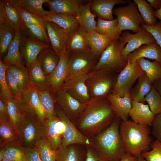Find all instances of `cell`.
I'll use <instances>...</instances> for the list:
<instances>
[{"label": "cell", "mask_w": 161, "mask_h": 161, "mask_svg": "<svg viewBox=\"0 0 161 161\" xmlns=\"http://www.w3.org/2000/svg\"><path fill=\"white\" fill-rule=\"evenodd\" d=\"M115 117L106 97L92 99L75 125L80 132L90 138L105 129Z\"/></svg>", "instance_id": "cell-1"}, {"label": "cell", "mask_w": 161, "mask_h": 161, "mask_svg": "<svg viewBox=\"0 0 161 161\" xmlns=\"http://www.w3.org/2000/svg\"><path fill=\"white\" fill-rule=\"evenodd\" d=\"M121 121L116 117L101 132L90 137L92 146L107 161H120L125 153L119 127Z\"/></svg>", "instance_id": "cell-2"}, {"label": "cell", "mask_w": 161, "mask_h": 161, "mask_svg": "<svg viewBox=\"0 0 161 161\" xmlns=\"http://www.w3.org/2000/svg\"><path fill=\"white\" fill-rule=\"evenodd\" d=\"M119 131L125 152L137 157L149 150L152 142L149 126L128 120L121 121Z\"/></svg>", "instance_id": "cell-3"}, {"label": "cell", "mask_w": 161, "mask_h": 161, "mask_svg": "<svg viewBox=\"0 0 161 161\" xmlns=\"http://www.w3.org/2000/svg\"><path fill=\"white\" fill-rule=\"evenodd\" d=\"M86 81L92 99L106 97L116 83L119 73L107 69L92 70Z\"/></svg>", "instance_id": "cell-4"}, {"label": "cell", "mask_w": 161, "mask_h": 161, "mask_svg": "<svg viewBox=\"0 0 161 161\" xmlns=\"http://www.w3.org/2000/svg\"><path fill=\"white\" fill-rule=\"evenodd\" d=\"M126 43L119 39L113 41L105 49L92 70L107 69L118 73L126 66L128 57L121 55V52Z\"/></svg>", "instance_id": "cell-5"}, {"label": "cell", "mask_w": 161, "mask_h": 161, "mask_svg": "<svg viewBox=\"0 0 161 161\" xmlns=\"http://www.w3.org/2000/svg\"><path fill=\"white\" fill-rule=\"evenodd\" d=\"M22 116L34 119L43 124L45 118L37 93L32 86L27 90L21 92L15 99Z\"/></svg>", "instance_id": "cell-6"}, {"label": "cell", "mask_w": 161, "mask_h": 161, "mask_svg": "<svg viewBox=\"0 0 161 161\" xmlns=\"http://www.w3.org/2000/svg\"><path fill=\"white\" fill-rule=\"evenodd\" d=\"M99 58L91 50L70 51L68 72L65 81L74 77L90 72L96 65Z\"/></svg>", "instance_id": "cell-7"}, {"label": "cell", "mask_w": 161, "mask_h": 161, "mask_svg": "<svg viewBox=\"0 0 161 161\" xmlns=\"http://www.w3.org/2000/svg\"><path fill=\"white\" fill-rule=\"evenodd\" d=\"M113 13L117 17L118 27L121 32L129 30L137 33L141 29V25L145 24L136 4L130 1L126 6L115 8Z\"/></svg>", "instance_id": "cell-8"}, {"label": "cell", "mask_w": 161, "mask_h": 161, "mask_svg": "<svg viewBox=\"0 0 161 161\" xmlns=\"http://www.w3.org/2000/svg\"><path fill=\"white\" fill-rule=\"evenodd\" d=\"M145 73L137 60L131 63L128 60L125 67L119 73L111 93L124 97L129 93L136 80Z\"/></svg>", "instance_id": "cell-9"}, {"label": "cell", "mask_w": 161, "mask_h": 161, "mask_svg": "<svg viewBox=\"0 0 161 161\" xmlns=\"http://www.w3.org/2000/svg\"><path fill=\"white\" fill-rule=\"evenodd\" d=\"M56 104L63 113L75 124L88 103H82L61 88L54 95Z\"/></svg>", "instance_id": "cell-10"}, {"label": "cell", "mask_w": 161, "mask_h": 161, "mask_svg": "<svg viewBox=\"0 0 161 161\" xmlns=\"http://www.w3.org/2000/svg\"><path fill=\"white\" fill-rule=\"evenodd\" d=\"M55 109L57 115L62 121L64 126L62 147L65 148L72 144L92 146L90 138L79 131L75 124L67 117L56 103Z\"/></svg>", "instance_id": "cell-11"}, {"label": "cell", "mask_w": 161, "mask_h": 161, "mask_svg": "<svg viewBox=\"0 0 161 161\" xmlns=\"http://www.w3.org/2000/svg\"><path fill=\"white\" fill-rule=\"evenodd\" d=\"M19 133L25 147L35 145L44 136L43 124L27 117H23L19 128Z\"/></svg>", "instance_id": "cell-12"}, {"label": "cell", "mask_w": 161, "mask_h": 161, "mask_svg": "<svg viewBox=\"0 0 161 161\" xmlns=\"http://www.w3.org/2000/svg\"><path fill=\"white\" fill-rule=\"evenodd\" d=\"M119 39L122 42L127 43L121 52V55L126 57H128L130 53L143 45L156 42L153 35L143 27L139 31L134 34L124 31Z\"/></svg>", "instance_id": "cell-13"}, {"label": "cell", "mask_w": 161, "mask_h": 161, "mask_svg": "<svg viewBox=\"0 0 161 161\" xmlns=\"http://www.w3.org/2000/svg\"><path fill=\"white\" fill-rule=\"evenodd\" d=\"M44 137L51 148L56 151L62 147L64 124L56 115L45 118L43 123Z\"/></svg>", "instance_id": "cell-14"}, {"label": "cell", "mask_w": 161, "mask_h": 161, "mask_svg": "<svg viewBox=\"0 0 161 161\" xmlns=\"http://www.w3.org/2000/svg\"><path fill=\"white\" fill-rule=\"evenodd\" d=\"M51 45L31 39L22 32L19 42L20 52L24 61L25 66L29 69L38 59L40 53Z\"/></svg>", "instance_id": "cell-15"}, {"label": "cell", "mask_w": 161, "mask_h": 161, "mask_svg": "<svg viewBox=\"0 0 161 161\" xmlns=\"http://www.w3.org/2000/svg\"><path fill=\"white\" fill-rule=\"evenodd\" d=\"M90 72L74 77L65 81L61 89L82 103H88L92 100L86 84Z\"/></svg>", "instance_id": "cell-16"}, {"label": "cell", "mask_w": 161, "mask_h": 161, "mask_svg": "<svg viewBox=\"0 0 161 161\" xmlns=\"http://www.w3.org/2000/svg\"><path fill=\"white\" fill-rule=\"evenodd\" d=\"M69 52L70 51L65 46L59 56V60L55 68L48 76L49 86L54 95L61 88L66 78Z\"/></svg>", "instance_id": "cell-17"}, {"label": "cell", "mask_w": 161, "mask_h": 161, "mask_svg": "<svg viewBox=\"0 0 161 161\" xmlns=\"http://www.w3.org/2000/svg\"><path fill=\"white\" fill-rule=\"evenodd\" d=\"M52 48L59 56L71 34L56 24L44 20Z\"/></svg>", "instance_id": "cell-18"}, {"label": "cell", "mask_w": 161, "mask_h": 161, "mask_svg": "<svg viewBox=\"0 0 161 161\" xmlns=\"http://www.w3.org/2000/svg\"><path fill=\"white\" fill-rule=\"evenodd\" d=\"M106 97L116 117L121 121L128 120L129 113L132 108L131 100L129 93L123 97L111 93Z\"/></svg>", "instance_id": "cell-19"}, {"label": "cell", "mask_w": 161, "mask_h": 161, "mask_svg": "<svg viewBox=\"0 0 161 161\" xmlns=\"http://www.w3.org/2000/svg\"><path fill=\"white\" fill-rule=\"evenodd\" d=\"M130 0H93L91 1L90 8L91 11L97 17L106 20L114 19L113 8L116 4L129 3Z\"/></svg>", "instance_id": "cell-20"}, {"label": "cell", "mask_w": 161, "mask_h": 161, "mask_svg": "<svg viewBox=\"0 0 161 161\" xmlns=\"http://www.w3.org/2000/svg\"><path fill=\"white\" fill-rule=\"evenodd\" d=\"M88 1L50 0L45 4L51 13H64L76 16L80 7Z\"/></svg>", "instance_id": "cell-21"}, {"label": "cell", "mask_w": 161, "mask_h": 161, "mask_svg": "<svg viewBox=\"0 0 161 161\" xmlns=\"http://www.w3.org/2000/svg\"><path fill=\"white\" fill-rule=\"evenodd\" d=\"M132 108L129 116L134 122L151 126L155 115L151 111L148 104L131 100Z\"/></svg>", "instance_id": "cell-22"}, {"label": "cell", "mask_w": 161, "mask_h": 161, "mask_svg": "<svg viewBox=\"0 0 161 161\" xmlns=\"http://www.w3.org/2000/svg\"><path fill=\"white\" fill-rule=\"evenodd\" d=\"M144 58L154 60L161 64V48L157 42L141 46L129 55L128 59L132 63Z\"/></svg>", "instance_id": "cell-23"}, {"label": "cell", "mask_w": 161, "mask_h": 161, "mask_svg": "<svg viewBox=\"0 0 161 161\" xmlns=\"http://www.w3.org/2000/svg\"><path fill=\"white\" fill-rule=\"evenodd\" d=\"M21 31L16 32L14 38L9 47L6 55L2 60L1 59L4 64L7 66H25V61L19 49Z\"/></svg>", "instance_id": "cell-24"}, {"label": "cell", "mask_w": 161, "mask_h": 161, "mask_svg": "<svg viewBox=\"0 0 161 161\" xmlns=\"http://www.w3.org/2000/svg\"><path fill=\"white\" fill-rule=\"evenodd\" d=\"M87 34V32L79 24L69 37L66 45V49L70 51L91 50Z\"/></svg>", "instance_id": "cell-25"}, {"label": "cell", "mask_w": 161, "mask_h": 161, "mask_svg": "<svg viewBox=\"0 0 161 161\" xmlns=\"http://www.w3.org/2000/svg\"><path fill=\"white\" fill-rule=\"evenodd\" d=\"M34 87L37 93L45 118L56 115L54 95L49 86L45 88Z\"/></svg>", "instance_id": "cell-26"}, {"label": "cell", "mask_w": 161, "mask_h": 161, "mask_svg": "<svg viewBox=\"0 0 161 161\" xmlns=\"http://www.w3.org/2000/svg\"><path fill=\"white\" fill-rule=\"evenodd\" d=\"M43 18L45 21L56 24L71 34L73 33L79 25L76 16L68 14L51 13Z\"/></svg>", "instance_id": "cell-27"}, {"label": "cell", "mask_w": 161, "mask_h": 161, "mask_svg": "<svg viewBox=\"0 0 161 161\" xmlns=\"http://www.w3.org/2000/svg\"><path fill=\"white\" fill-rule=\"evenodd\" d=\"M137 80L136 85L131 89L129 94L131 100L145 103V97L151 91L152 83L145 73Z\"/></svg>", "instance_id": "cell-28"}, {"label": "cell", "mask_w": 161, "mask_h": 161, "mask_svg": "<svg viewBox=\"0 0 161 161\" xmlns=\"http://www.w3.org/2000/svg\"><path fill=\"white\" fill-rule=\"evenodd\" d=\"M92 0H89L80 7L76 16L80 24L87 32L95 31L97 22L95 20L96 16L91 11L90 6Z\"/></svg>", "instance_id": "cell-29"}, {"label": "cell", "mask_w": 161, "mask_h": 161, "mask_svg": "<svg viewBox=\"0 0 161 161\" xmlns=\"http://www.w3.org/2000/svg\"><path fill=\"white\" fill-rule=\"evenodd\" d=\"M59 59V56L51 46L44 49L40 53L38 57L43 71L48 77L55 68Z\"/></svg>", "instance_id": "cell-30"}, {"label": "cell", "mask_w": 161, "mask_h": 161, "mask_svg": "<svg viewBox=\"0 0 161 161\" xmlns=\"http://www.w3.org/2000/svg\"><path fill=\"white\" fill-rule=\"evenodd\" d=\"M87 35L91 51L100 58L107 46L114 41L95 31L87 32Z\"/></svg>", "instance_id": "cell-31"}, {"label": "cell", "mask_w": 161, "mask_h": 161, "mask_svg": "<svg viewBox=\"0 0 161 161\" xmlns=\"http://www.w3.org/2000/svg\"><path fill=\"white\" fill-rule=\"evenodd\" d=\"M95 31L113 40L118 39L122 33L118 28L117 18L112 20H106L97 17Z\"/></svg>", "instance_id": "cell-32"}, {"label": "cell", "mask_w": 161, "mask_h": 161, "mask_svg": "<svg viewBox=\"0 0 161 161\" xmlns=\"http://www.w3.org/2000/svg\"><path fill=\"white\" fill-rule=\"evenodd\" d=\"M4 151V157L12 161H26V148L22 140L0 146Z\"/></svg>", "instance_id": "cell-33"}, {"label": "cell", "mask_w": 161, "mask_h": 161, "mask_svg": "<svg viewBox=\"0 0 161 161\" xmlns=\"http://www.w3.org/2000/svg\"><path fill=\"white\" fill-rule=\"evenodd\" d=\"M77 145L62 147L56 150V161H84L83 153Z\"/></svg>", "instance_id": "cell-34"}, {"label": "cell", "mask_w": 161, "mask_h": 161, "mask_svg": "<svg viewBox=\"0 0 161 161\" xmlns=\"http://www.w3.org/2000/svg\"><path fill=\"white\" fill-rule=\"evenodd\" d=\"M11 3L20 5L25 10L42 18L51 13L45 10L43 4L50 0H10Z\"/></svg>", "instance_id": "cell-35"}, {"label": "cell", "mask_w": 161, "mask_h": 161, "mask_svg": "<svg viewBox=\"0 0 161 161\" xmlns=\"http://www.w3.org/2000/svg\"><path fill=\"white\" fill-rule=\"evenodd\" d=\"M31 85L36 88L49 86L48 77L43 71L39 60L28 70Z\"/></svg>", "instance_id": "cell-36"}, {"label": "cell", "mask_w": 161, "mask_h": 161, "mask_svg": "<svg viewBox=\"0 0 161 161\" xmlns=\"http://www.w3.org/2000/svg\"><path fill=\"white\" fill-rule=\"evenodd\" d=\"M4 2L5 10L4 23L9 25L16 32L22 30L24 23L18 11L10 0H4Z\"/></svg>", "instance_id": "cell-37"}, {"label": "cell", "mask_w": 161, "mask_h": 161, "mask_svg": "<svg viewBox=\"0 0 161 161\" xmlns=\"http://www.w3.org/2000/svg\"><path fill=\"white\" fill-rule=\"evenodd\" d=\"M21 140L10 120L0 121V146Z\"/></svg>", "instance_id": "cell-38"}, {"label": "cell", "mask_w": 161, "mask_h": 161, "mask_svg": "<svg viewBox=\"0 0 161 161\" xmlns=\"http://www.w3.org/2000/svg\"><path fill=\"white\" fill-rule=\"evenodd\" d=\"M8 68L21 92L26 91L31 87L28 70L25 66L10 65L8 66Z\"/></svg>", "instance_id": "cell-39"}, {"label": "cell", "mask_w": 161, "mask_h": 161, "mask_svg": "<svg viewBox=\"0 0 161 161\" xmlns=\"http://www.w3.org/2000/svg\"><path fill=\"white\" fill-rule=\"evenodd\" d=\"M15 33L16 31L7 24L4 23L0 24V59L6 55Z\"/></svg>", "instance_id": "cell-40"}, {"label": "cell", "mask_w": 161, "mask_h": 161, "mask_svg": "<svg viewBox=\"0 0 161 161\" xmlns=\"http://www.w3.org/2000/svg\"><path fill=\"white\" fill-rule=\"evenodd\" d=\"M137 61L152 84L156 80L161 79V64L158 62H151L143 58Z\"/></svg>", "instance_id": "cell-41"}, {"label": "cell", "mask_w": 161, "mask_h": 161, "mask_svg": "<svg viewBox=\"0 0 161 161\" xmlns=\"http://www.w3.org/2000/svg\"><path fill=\"white\" fill-rule=\"evenodd\" d=\"M11 3L18 11L23 22L38 26L48 36L43 18L25 10L18 5Z\"/></svg>", "instance_id": "cell-42"}, {"label": "cell", "mask_w": 161, "mask_h": 161, "mask_svg": "<svg viewBox=\"0 0 161 161\" xmlns=\"http://www.w3.org/2000/svg\"><path fill=\"white\" fill-rule=\"evenodd\" d=\"M21 32L31 39L50 45L48 37L36 25L24 23Z\"/></svg>", "instance_id": "cell-43"}, {"label": "cell", "mask_w": 161, "mask_h": 161, "mask_svg": "<svg viewBox=\"0 0 161 161\" xmlns=\"http://www.w3.org/2000/svg\"><path fill=\"white\" fill-rule=\"evenodd\" d=\"M133 1L136 4L145 24L151 26L156 25L158 23L154 15V11L149 4L145 0H134Z\"/></svg>", "instance_id": "cell-44"}, {"label": "cell", "mask_w": 161, "mask_h": 161, "mask_svg": "<svg viewBox=\"0 0 161 161\" xmlns=\"http://www.w3.org/2000/svg\"><path fill=\"white\" fill-rule=\"evenodd\" d=\"M42 161H56L55 151L53 150L44 136L35 144Z\"/></svg>", "instance_id": "cell-45"}, {"label": "cell", "mask_w": 161, "mask_h": 161, "mask_svg": "<svg viewBox=\"0 0 161 161\" xmlns=\"http://www.w3.org/2000/svg\"><path fill=\"white\" fill-rule=\"evenodd\" d=\"M5 103L7 107L10 121L19 134V127L23 117L16 100L14 98L11 99Z\"/></svg>", "instance_id": "cell-46"}, {"label": "cell", "mask_w": 161, "mask_h": 161, "mask_svg": "<svg viewBox=\"0 0 161 161\" xmlns=\"http://www.w3.org/2000/svg\"><path fill=\"white\" fill-rule=\"evenodd\" d=\"M7 66L4 64L0 59V99L4 103L10 99L14 98L8 87L5 76Z\"/></svg>", "instance_id": "cell-47"}, {"label": "cell", "mask_w": 161, "mask_h": 161, "mask_svg": "<svg viewBox=\"0 0 161 161\" xmlns=\"http://www.w3.org/2000/svg\"><path fill=\"white\" fill-rule=\"evenodd\" d=\"M144 100L155 115L161 113V97L153 85L150 92L145 96Z\"/></svg>", "instance_id": "cell-48"}, {"label": "cell", "mask_w": 161, "mask_h": 161, "mask_svg": "<svg viewBox=\"0 0 161 161\" xmlns=\"http://www.w3.org/2000/svg\"><path fill=\"white\" fill-rule=\"evenodd\" d=\"M151 148L143 153L142 157L147 161H161V141L156 140L152 142Z\"/></svg>", "instance_id": "cell-49"}, {"label": "cell", "mask_w": 161, "mask_h": 161, "mask_svg": "<svg viewBox=\"0 0 161 161\" xmlns=\"http://www.w3.org/2000/svg\"><path fill=\"white\" fill-rule=\"evenodd\" d=\"M5 76L7 85L14 99L18 97L21 94L18 85L8 68L6 71Z\"/></svg>", "instance_id": "cell-50"}, {"label": "cell", "mask_w": 161, "mask_h": 161, "mask_svg": "<svg viewBox=\"0 0 161 161\" xmlns=\"http://www.w3.org/2000/svg\"><path fill=\"white\" fill-rule=\"evenodd\" d=\"M141 26L153 35L157 43L161 48V21H160L154 26H149L145 24Z\"/></svg>", "instance_id": "cell-51"}, {"label": "cell", "mask_w": 161, "mask_h": 161, "mask_svg": "<svg viewBox=\"0 0 161 161\" xmlns=\"http://www.w3.org/2000/svg\"><path fill=\"white\" fill-rule=\"evenodd\" d=\"M85 161H107L92 146H86Z\"/></svg>", "instance_id": "cell-52"}, {"label": "cell", "mask_w": 161, "mask_h": 161, "mask_svg": "<svg viewBox=\"0 0 161 161\" xmlns=\"http://www.w3.org/2000/svg\"><path fill=\"white\" fill-rule=\"evenodd\" d=\"M151 126L152 134L156 140L161 141V113L155 115Z\"/></svg>", "instance_id": "cell-53"}, {"label": "cell", "mask_w": 161, "mask_h": 161, "mask_svg": "<svg viewBox=\"0 0 161 161\" xmlns=\"http://www.w3.org/2000/svg\"><path fill=\"white\" fill-rule=\"evenodd\" d=\"M25 156L26 161H42L35 145L26 148Z\"/></svg>", "instance_id": "cell-54"}, {"label": "cell", "mask_w": 161, "mask_h": 161, "mask_svg": "<svg viewBox=\"0 0 161 161\" xmlns=\"http://www.w3.org/2000/svg\"><path fill=\"white\" fill-rule=\"evenodd\" d=\"M10 120L6 104L0 99V121Z\"/></svg>", "instance_id": "cell-55"}, {"label": "cell", "mask_w": 161, "mask_h": 161, "mask_svg": "<svg viewBox=\"0 0 161 161\" xmlns=\"http://www.w3.org/2000/svg\"><path fill=\"white\" fill-rule=\"evenodd\" d=\"M5 10L4 0H0V24L4 23Z\"/></svg>", "instance_id": "cell-56"}, {"label": "cell", "mask_w": 161, "mask_h": 161, "mask_svg": "<svg viewBox=\"0 0 161 161\" xmlns=\"http://www.w3.org/2000/svg\"><path fill=\"white\" fill-rule=\"evenodd\" d=\"M137 157L125 152L120 161H137Z\"/></svg>", "instance_id": "cell-57"}, {"label": "cell", "mask_w": 161, "mask_h": 161, "mask_svg": "<svg viewBox=\"0 0 161 161\" xmlns=\"http://www.w3.org/2000/svg\"><path fill=\"white\" fill-rule=\"evenodd\" d=\"M150 6L156 10H158L161 7V0H147Z\"/></svg>", "instance_id": "cell-58"}, {"label": "cell", "mask_w": 161, "mask_h": 161, "mask_svg": "<svg viewBox=\"0 0 161 161\" xmlns=\"http://www.w3.org/2000/svg\"><path fill=\"white\" fill-rule=\"evenodd\" d=\"M152 85L159 92L161 97V79L155 80L153 83Z\"/></svg>", "instance_id": "cell-59"}, {"label": "cell", "mask_w": 161, "mask_h": 161, "mask_svg": "<svg viewBox=\"0 0 161 161\" xmlns=\"http://www.w3.org/2000/svg\"><path fill=\"white\" fill-rule=\"evenodd\" d=\"M154 15L156 18H157L161 21V7L158 10L154 11Z\"/></svg>", "instance_id": "cell-60"}, {"label": "cell", "mask_w": 161, "mask_h": 161, "mask_svg": "<svg viewBox=\"0 0 161 161\" xmlns=\"http://www.w3.org/2000/svg\"><path fill=\"white\" fill-rule=\"evenodd\" d=\"M137 161H147L146 159L143 158L141 154L139 155L137 157Z\"/></svg>", "instance_id": "cell-61"}, {"label": "cell", "mask_w": 161, "mask_h": 161, "mask_svg": "<svg viewBox=\"0 0 161 161\" xmlns=\"http://www.w3.org/2000/svg\"><path fill=\"white\" fill-rule=\"evenodd\" d=\"M4 157V151L2 149L0 148V161H1Z\"/></svg>", "instance_id": "cell-62"}, {"label": "cell", "mask_w": 161, "mask_h": 161, "mask_svg": "<svg viewBox=\"0 0 161 161\" xmlns=\"http://www.w3.org/2000/svg\"><path fill=\"white\" fill-rule=\"evenodd\" d=\"M1 161H12L5 157H4Z\"/></svg>", "instance_id": "cell-63"}]
</instances>
